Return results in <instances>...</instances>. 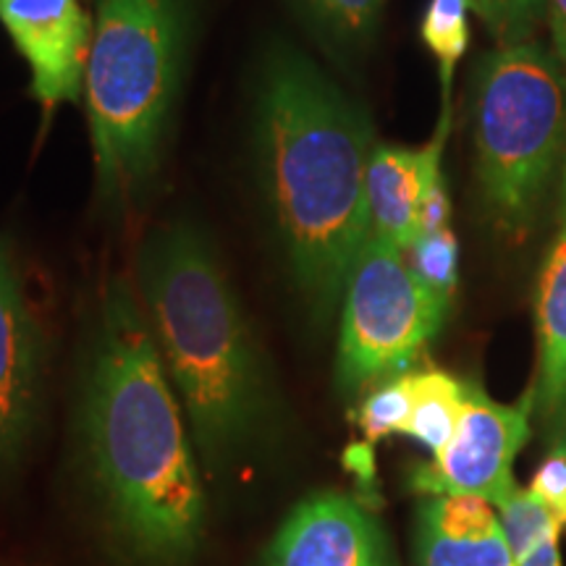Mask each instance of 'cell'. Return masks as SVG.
<instances>
[{"mask_svg": "<svg viewBox=\"0 0 566 566\" xmlns=\"http://www.w3.org/2000/svg\"><path fill=\"white\" fill-rule=\"evenodd\" d=\"M80 438L103 522L139 566H181L202 546L208 501L176 388L126 281L103 296L82 380Z\"/></svg>", "mask_w": 566, "mask_h": 566, "instance_id": "6da1fadb", "label": "cell"}, {"mask_svg": "<svg viewBox=\"0 0 566 566\" xmlns=\"http://www.w3.org/2000/svg\"><path fill=\"white\" fill-rule=\"evenodd\" d=\"M252 103L254 168L289 275L310 313L328 321L373 233L370 116L286 42L260 61Z\"/></svg>", "mask_w": 566, "mask_h": 566, "instance_id": "7a4b0ae2", "label": "cell"}, {"mask_svg": "<svg viewBox=\"0 0 566 566\" xmlns=\"http://www.w3.org/2000/svg\"><path fill=\"white\" fill-rule=\"evenodd\" d=\"M139 292L168 378L210 470L271 441L279 396L247 315L202 229L174 221L139 250Z\"/></svg>", "mask_w": 566, "mask_h": 566, "instance_id": "3957f363", "label": "cell"}, {"mask_svg": "<svg viewBox=\"0 0 566 566\" xmlns=\"http://www.w3.org/2000/svg\"><path fill=\"white\" fill-rule=\"evenodd\" d=\"M84 74L97 195L134 200L158 174L192 32L189 0H92Z\"/></svg>", "mask_w": 566, "mask_h": 566, "instance_id": "277c9868", "label": "cell"}, {"mask_svg": "<svg viewBox=\"0 0 566 566\" xmlns=\"http://www.w3.org/2000/svg\"><path fill=\"white\" fill-rule=\"evenodd\" d=\"M475 174L493 223L520 239L566 158V76L537 42L480 59L472 97Z\"/></svg>", "mask_w": 566, "mask_h": 566, "instance_id": "5b68a950", "label": "cell"}, {"mask_svg": "<svg viewBox=\"0 0 566 566\" xmlns=\"http://www.w3.org/2000/svg\"><path fill=\"white\" fill-rule=\"evenodd\" d=\"M449 304L417 279L405 250L370 233L342 296L338 388L354 394L405 370L441 331Z\"/></svg>", "mask_w": 566, "mask_h": 566, "instance_id": "8992f818", "label": "cell"}, {"mask_svg": "<svg viewBox=\"0 0 566 566\" xmlns=\"http://www.w3.org/2000/svg\"><path fill=\"white\" fill-rule=\"evenodd\" d=\"M535 396L514 407L495 405L483 388L467 386L454 436L430 464L417 467L412 488L430 495H480L501 506L516 491L512 464L530 438Z\"/></svg>", "mask_w": 566, "mask_h": 566, "instance_id": "52a82bcc", "label": "cell"}, {"mask_svg": "<svg viewBox=\"0 0 566 566\" xmlns=\"http://www.w3.org/2000/svg\"><path fill=\"white\" fill-rule=\"evenodd\" d=\"M0 24L30 66V95L45 118L84 103L92 17L82 0H0Z\"/></svg>", "mask_w": 566, "mask_h": 566, "instance_id": "ba28073f", "label": "cell"}, {"mask_svg": "<svg viewBox=\"0 0 566 566\" xmlns=\"http://www.w3.org/2000/svg\"><path fill=\"white\" fill-rule=\"evenodd\" d=\"M265 566H396L391 541L370 509L344 493H315L283 520Z\"/></svg>", "mask_w": 566, "mask_h": 566, "instance_id": "9c48e42d", "label": "cell"}, {"mask_svg": "<svg viewBox=\"0 0 566 566\" xmlns=\"http://www.w3.org/2000/svg\"><path fill=\"white\" fill-rule=\"evenodd\" d=\"M42 352L19 275L0 244V478L17 470L38 430Z\"/></svg>", "mask_w": 566, "mask_h": 566, "instance_id": "30bf717a", "label": "cell"}, {"mask_svg": "<svg viewBox=\"0 0 566 566\" xmlns=\"http://www.w3.org/2000/svg\"><path fill=\"white\" fill-rule=\"evenodd\" d=\"M451 129V111H441L433 139L420 150L375 145L367 166V208L373 233L409 250L417 239V205L424 189L441 179V158Z\"/></svg>", "mask_w": 566, "mask_h": 566, "instance_id": "8fae6325", "label": "cell"}, {"mask_svg": "<svg viewBox=\"0 0 566 566\" xmlns=\"http://www.w3.org/2000/svg\"><path fill=\"white\" fill-rule=\"evenodd\" d=\"M417 566H516L501 520L480 495H433L417 509Z\"/></svg>", "mask_w": 566, "mask_h": 566, "instance_id": "7c38bea8", "label": "cell"}, {"mask_svg": "<svg viewBox=\"0 0 566 566\" xmlns=\"http://www.w3.org/2000/svg\"><path fill=\"white\" fill-rule=\"evenodd\" d=\"M562 205H558V231L543 265L537 289V373L535 405L546 415L566 405V158L562 166Z\"/></svg>", "mask_w": 566, "mask_h": 566, "instance_id": "4fadbf2b", "label": "cell"}, {"mask_svg": "<svg viewBox=\"0 0 566 566\" xmlns=\"http://www.w3.org/2000/svg\"><path fill=\"white\" fill-rule=\"evenodd\" d=\"M307 30L338 59H357L378 34L386 0H289Z\"/></svg>", "mask_w": 566, "mask_h": 566, "instance_id": "5bb4252c", "label": "cell"}, {"mask_svg": "<svg viewBox=\"0 0 566 566\" xmlns=\"http://www.w3.org/2000/svg\"><path fill=\"white\" fill-rule=\"evenodd\" d=\"M409 384H412V412L405 436H412L436 457L454 436L467 386L443 370L409 373Z\"/></svg>", "mask_w": 566, "mask_h": 566, "instance_id": "9a60e30c", "label": "cell"}, {"mask_svg": "<svg viewBox=\"0 0 566 566\" xmlns=\"http://www.w3.org/2000/svg\"><path fill=\"white\" fill-rule=\"evenodd\" d=\"M470 11V0H430L422 13V42L436 55L438 74H441V111H451V84H454L457 63L462 61L470 45V21H467Z\"/></svg>", "mask_w": 566, "mask_h": 566, "instance_id": "2e32d148", "label": "cell"}, {"mask_svg": "<svg viewBox=\"0 0 566 566\" xmlns=\"http://www.w3.org/2000/svg\"><path fill=\"white\" fill-rule=\"evenodd\" d=\"M407 260L424 286L451 302L459 286V242L454 231L422 233L407 250Z\"/></svg>", "mask_w": 566, "mask_h": 566, "instance_id": "e0dca14e", "label": "cell"}, {"mask_svg": "<svg viewBox=\"0 0 566 566\" xmlns=\"http://www.w3.org/2000/svg\"><path fill=\"white\" fill-rule=\"evenodd\" d=\"M409 412H412V384L409 373L386 380L367 396L357 412V424L363 430L365 443H378L391 433H405Z\"/></svg>", "mask_w": 566, "mask_h": 566, "instance_id": "ac0fdd59", "label": "cell"}, {"mask_svg": "<svg viewBox=\"0 0 566 566\" xmlns=\"http://www.w3.org/2000/svg\"><path fill=\"white\" fill-rule=\"evenodd\" d=\"M470 9L483 19L499 45L530 42L537 21L546 13V0H470Z\"/></svg>", "mask_w": 566, "mask_h": 566, "instance_id": "d6986e66", "label": "cell"}, {"mask_svg": "<svg viewBox=\"0 0 566 566\" xmlns=\"http://www.w3.org/2000/svg\"><path fill=\"white\" fill-rule=\"evenodd\" d=\"M530 493L548 509L558 527H566V443H558L535 472Z\"/></svg>", "mask_w": 566, "mask_h": 566, "instance_id": "ffe728a7", "label": "cell"}, {"mask_svg": "<svg viewBox=\"0 0 566 566\" xmlns=\"http://www.w3.org/2000/svg\"><path fill=\"white\" fill-rule=\"evenodd\" d=\"M451 221V197H449V187H446V179L430 184L424 189L420 205H417V237L422 233H436L449 229Z\"/></svg>", "mask_w": 566, "mask_h": 566, "instance_id": "44dd1931", "label": "cell"}, {"mask_svg": "<svg viewBox=\"0 0 566 566\" xmlns=\"http://www.w3.org/2000/svg\"><path fill=\"white\" fill-rule=\"evenodd\" d=\"M516 566H562V556H558V533L543 535L533 546L522 551L516 556Z\"/></svg>", "mask_w": 566, "mask_h": 566, "instance_id": "7402d4cb", "label": "cell"}, {"mask_svg": "<svg viewBox=\"0 0 566 566\" xmlns=\"http://www.w3.org/2000/svg\"><path fill=\"white\" fill-rule=\"evenodd\" d=\"M546 19L554 40V55L566 76V0H546Z\"/></svg>", "mask_w": 566, "mask_h": 566, "instance_id": "603a6c76", "label": "cell"}, {"mask_svg": "<svg viewBox=\"0 0 566 566\" xmlns=\"http://www.w3.org/2000/svg\"><path fill=\"white\" fill-rule=\"evenodd\" d=\"M346 467H349L352 472H357L363 483H370V480H373V449H370V443L352 446V449L346 451Z\"/></svg>", "mask_w": 566, "mask_h": 566, "instance_id": "cb8c5ba5", "label": "cell"}]
</instances>
